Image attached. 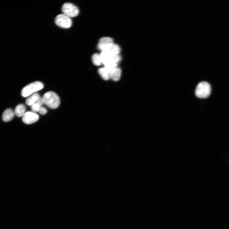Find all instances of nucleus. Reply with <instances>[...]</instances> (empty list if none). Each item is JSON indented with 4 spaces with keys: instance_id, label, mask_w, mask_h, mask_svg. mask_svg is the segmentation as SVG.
I'll list each match as a JSON object with an SVG mask.
<instances>
[{
    "instance_id": "nucleus-1",
    "label": "nucleus",
    "mask_w": 229,
    "mask_h": 229,
    "mask_svg": "<svg viewBox=\"0 0 229 229\" xmlns=\"http://www.w3.org/2000/svg\"><path fill=\"white\" fill-rule=\"evenodd\" d=\"M101 58L105 67L109 69H113L117 66L121 60L119 55H113L108 52L102 51L100 54Z\"/></svg>"
},
{
    "instance_id": "nucleus-2",
    "label": "nucleus",
    "mask_w": 229,
    "mask_h": 229,
    "mask_svg": "<svg viewBox=\"0 0 229 229\" xmlns=\"http://www.w3.org/2000/svg\"><path fill=\"white\" fill-rule=\"evenodd\" d=\"M42 98L44 103L51 109H56L60 104L59 97L56 93L53 92L49 91L46 93Z\"/></svg>"
},
{
    "instance_id": "nucleus-3",
    "label": "nucleus",
    "mask_w": 229,
    "mask_h": 229,
    "mask_svg": "<svg viewBox=\"0 0 229 229\" xmlns=\"http://www.w3.org/2000/svg\"><path fill=\"white\" fill-rule=\"evenodd\" d=\"M211 92L210 85L206 82H202L198 85L195 90L196 96L201 98H205L210 95Z\"/></svg>"
},
{
    "instance_id": "nucleus-4",
    "label": "nucleus",
    "mask_w": 229,
    "mask_h": 229,
    "mask_svg": "<svg viewBox=\"0 0 229 229\" xmlns=\"http://www.w3.org/2000/svg\"><path fill=\"white\" fill-rule=\"evenodd\" d=\"M44 87V84L41 82L37 81L32 83L22 89L21 95L24 97H28L35 92L42 89Z\"/></svg>"
},
{
    "instance_id": "nucleus-5",
    "label": "nucleus",
    "mask_w": 229,
    "mask_h": 229,
    "mask_svg": "<svg viewBox=\"0 0 229 229\" xmlns=\"http://www.w3.org/2000/svg\"><path fill=\"white\" fill-rule=\"evenodd\" d=\"M62 11L63 14L70 18L76 17L79 13V10L78 7L70 3L64 4L62 7Z\"/></svg>"
},
{
    "instance_id": "nucleus-6",
    "label": "nucleus",
    "mask_w": 229,
    "mask_h": 229,
    "mask_svg": "<svg viewBox=\"0 0 229 229\" xmlns=\"http://www.w3.org/2000/svg\"><path fill=\"white\" fill-rule=\"evenodd\" d=\"M55 22L58 26L64 29L69 28L72 25L71 18L63 14L57 16L55 19Z\"/></svg>"
},
{
    "instance_id": "nucleus-7",
    "label": "nucleus",
    "mask_w": 229,
    "mask_h": 229,
    "mask_svg": "<svg viewBox=\"0 0 229 229\" xmlns=\"http://www.w3.org/2000/svg\"><path fill=\"white\" fill-rule=\"evenodd\" d=\"M39 116L35 113L29 112H26L22 117L23 122L26 124L34 123L38 120Z\"/></svg>"
},
{
    "instance_id": "nucleus-8",
    "label": "nucleus",
    "mask_w": 229,
    "mask_h": 229,
    "mask_svg": "<svg viewBox=\"0 0 229 229\" xmlns=\"http://www.w3.org/2000/svg\"><path fill=\"white\" fill-rule=\"evenodd\" d=\"M104 51L108 52L112 55H119L121 50L118 45L113 43L105 47L102 51Z\"/></svg>"
},
{
    "instance_id": "nucleus-9",
    "label": "nucleus",
    "mask_w": 229,
    "mask_h": 229,
    "mask_svg": "<svg viewBox=\"0 0 229 229\" xmlns=\"http://www.w3.org/2000/svg\"><path fill=\"white\" fill-rule=\"evenodd\" d=\"M113 43V39L109 37H103L99 40L98 45V48L102 51L106 46Z\"/></svg>"
},
{
    "instance_id": "nucleus-10",
    "label": "nucleus",
    "mask_w": 229,
    "mask_h": 229,
    "mask_svg": "<svg viewBox=\"0 0 229 229\" xmlns=\"http://www.w3.org/2000/svg\"><path fill=\"white\" fill-rule=\"evenodd\" d=\"M110 79L114 81H117L121 77V70L118 67L113 69H110Z\"/></svg>"
},
{
    "instance_id": "nucleus-11",
    "label": "nucleus",
    "mask_w": 229,
    "mask_h": 229,
    "mask_svg": "<svg viewBox=\"0 0 229 229\" xmlns=\"http://www.w3.org/2000/svg\"><path fill=\"white\" fill-rule=\"evenodd\" d=\"M15 113L10 109H6L2 115V119L4 122H9L15 116Z\"/></svg>"
},
{
    "instance_id": "nucleus-12",
    "label": "nucleus",
    "mask_w": 229,
    "mask_h": 229,
    "mask_svg": "<svg viewBox=\"0 0 229 229\" xmlns=\"http://www.w3.org/2000/svg\"><path fill=\"white\" fill-rule=\"evenodd\" d=\"M110 69L104 66L100 68L98 72L102 78L105 80H108L110 79Z\"/></svg>"
},
{
    "instance_id": "nucleus-13",
    "label": "nucleus",
    "mask_w": 229,
    "mask_h": 229,
    "mask_svg": "<svg viewBox=\"0 0 229 229\" xmlns=\"http://www.w3.org/2000/svg\"><path fill=\"white\" fill-rule=\"evenodd\" d=\"M26 109L25 106L23 104H19L16 107L15 114L18 117H23L26 113Z\"/></svg>"
},
{
    "instance_id": "nucleus-14",
    "label": "nucleus",
    "mask_w": 229,
    "mask_h": 229,
    "mask_svg": "<svg viewBox=\"0 0 229 229\" xmlns=\"http://www.w3.org/2000/svg\"><path fill=\"white\" fill-rule=\"evenodd\" d=\"M39 97L40 96L38 93H35L27 99L26 103L28 105L32 106L35 103Z\"/></svg>"
},
{
    "instance_id": "nucleus-15",
    "label": "nucleus",
    "mask_w": 229,
    "mask_h": 229,
    "mask_svg": "<svg viewBox=\"0 0 229 229\" xmlns=\"http://www.w3.org/2000/svg\"><path fill=\"white\" fill-rule=\"evenodd\" d=\"M92 61L93 64L97 66H100L103 64L100 54L95 53L92 57Z\"/></svg>"
},
{
    "instance_id": "nucleus-16",
    "label": "nucleus",
    "mask_w": 229,
    "mask_h": 229,
    "mask_svg": "<svg viewBox=\"0 0 229 229\" xmlns=\"http://www.w3.org/2000/svg\"><path fill=\"white\" fill-rule=\"evenodd\" d=\"M31 108L33 112L36 113L39 112L40 106L38 104L35 103L31 106Z\"/></svg>"
},
{
    "instance_id": "nucleus-17",
    "label": "nucleus",
    "mask_w": 229,
    "mask_h": 229,
    "mask_svg": "<svg viewBox=\"0 0 229 229\" xmlns=\"http://www.w3.org/2000/svg\"><path fill=\"white\" fill-rule=\"evenodd\" d=\"M39 112L40 114L44 115L47 113V111L45 107L42 106L40 107Z\"/></svg>"
},
{
    "instance_id": "nucleus-18",
    "label": "nucleus",
    "mask_w": 229,
    "mask_h": 229,
    "mask_svg": "<svg viewBox=\"0 0 229 229\" xmlns=\"http://www.w3.org/2000/svg\"><path fill=\"white\" fill-rule=\"evenodd\" d=\"M35 103L38 104L40 107H42L44 104L43 98L40 97Z\"/></svg>"
}]
</instances>
